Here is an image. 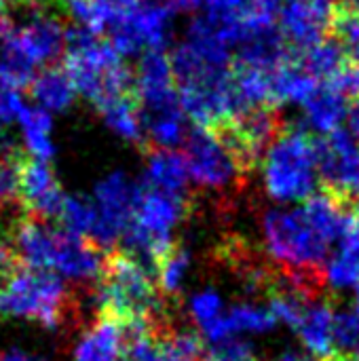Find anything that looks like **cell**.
<instances>
[{
	"instance_id": "30bf717a",
	"label": "cell",
	"mask_w": 359,
	"mask_h": 361,
	"mask_svg": "<svg viewBox=\"0 0 359 361\" xmlns=\"http://www.w3.org/2000/svg\"><path fill=\"white\" fill-rule=\"evenodd\" d=\"M334 11L336 0H284L277 30L288 51L292 55H300L326 40Z\"/></svg>"
},
{
	"instance_id": "ffe728a7",
	"label": "cell",
	"mask_w": 359,
	"mask_h": 361,
	"mask_svg": "<svg viewBox=\"0 0 359 361\" xmlns=\"http://www.w3.org/2000/svg\"><path fill=\"white\" fill-rule=\"evenodd\" d=\"M17 121L21 123L23 140L28 144V150L32 152V159L42 161V163L53 159L55 146L51 140V129H53L51 114L42 110L40 106H32V108L25 106Z\"/></svg>"
},
{
	"instance_id": "d4e9b609",
	"label": "cell",
	"mask_w": 359,
	"mask_h": 361,
	"mask_svg": "<svg viewBox=\"0 0 359 361\" xmlns=\"http://www.w3.org/2000/svg\"><path fill=\"white\" fill-rule=\"evenodd\" d=\"M224 319L231 336L237 332H269L277 324L275 315L258 305H239Z\"/></svg>"
},
{
	"instance_id": "ba28073f",
	"label": "cell",
	"mask_w": 359,
	"mask_h": 361,
	"mask_svg": "<svg viewBox=\"0 0 359 361\" xmlns=\"http://www.w3.org/2000/svg\"><path fill=\"white\" fill-rule=\"evenodd\" d=\"M140 201V182H131L123 171L110 173L95 188V212L97 224L89 241L104 254L114 250V243L123 237L127 226L133 222Z\"/></svg>"
},
{
	"instance_id": "83f0119b",
	"label": "cell",
	"mask_w": 359,
	"mask_h": 361,
	"mask_svg": "<svg viewBox=\"0 0 359 361\" xmlns=\"http://www.w3.org/2000/svg\"><path fill=\"white\" fill-rule=\"evenodd\" d=\"M17 91H19V87L0 68V123H8V121L19 118L21 110L25 108L23 99Z\"/></svg>"
},
{
	"instance_id": "603a6c76",
	"label": "cell",
	"mask_w": 359,
	"mask_h": 361,
	"mask_svg": "<svg viewBox=\"0 0 359 361\" xmlns=\"http://www.w3.org/2000/svg\"><path fill=\"white\" fill-rule=\"evenodd\" d=\"M330 34L341 47L345 59L353 66H359V11L336 4Z\"/></svg>"
},
{
	"instance_id": "484cf974",
	"label": "cell",
	"mask_w": 359,
	"mask_h": 361,
	"mask_svg": "<svg viewBox=\"0 0 359 361\" xmlns=\"http://www.w3.org/2000/svg\"><path fill=\"white\" fill-rule=\"evenodd\" d=\"M205 361H260V357L252 343L231 336L212 343V347L205 349Z\"/></svg>"
},
{
	"instance_id": "8fae6325",
	"label": "cell",
	"mask_w": 359,
	"mask_h": 361,
	"mask_svg": "<svg viewBox=\"0 0 359 361\" xmlns=\"http://www.w3.org/2000/svg\"><path fill=\"white\" fill-rule=\"evenodd\" d=\"M63 199L66 195L51 167L21 154L17 165V201L21 214L49 222L59 218Z\"/></svg>"
},
{
	"instance_id": "5b68a950",
	"label": "cell",
	"mask_w": 359,
	"mask_h": 361,
	"mask_svg": "<svg viewBox=\"0 0 359 361\" xmlns=\"http://www.w3.org/2000/svg\"><path fill=\"white\" fill-rule=\"evenodd\" d=\"M262 182L271 199L307 201L320 190L317 137L305 129H288L271 144L262 163Z\"/></svg>"
},
{
	"instance_id": "9a60e30c",
	"label": "cell",
	"mask_w": 359,
	"mask_h": 361,
	"mask_svg": "<svg viewBox=\"0 0 359 361\" xmlns=\"http://www.w3.org/2000/svg\"><path fill=\"white\" fill-rule=\"evenodd\" d=\"M95 108H97L104 125L114 135H118L127 144L142 148L144 152L148 150V142H146L144 125H142V114H140V104H138L133 91L112 95V97L99 102Z\"/></svg>"
},
{
	"instance_id": "1f68e13d",
	"label": "cell",
	"mask_w": 359,
	"mask_h": 361,
	"mask_svg": "<svg viewBox=\"0 0 359 361\" xmlns=\"http://www.w3.org/2000/svg\"><path fill=\"white\" fill-rule=\"evenodd\" d=\"M347 121H349V133L353 135V140H355V144H358L359 148V99L353 104V108L349 110Z\"/></svg>"
},
{
	"instance_id": "e575fe53",
	"label": "cell",
	"mask_w": 359,
	"mask_h": 361,
	"mask_svg": "<svg viewBox=\"0 0 359 361\" xmlns=\"http://www.w3.org/2000/svg\"><path fill=\"white\" fill-rule=\"evenodd\" d=\"M277 361H315V360H311L307 353H300V351H284L279 357H277Z\"/></svg>"
},
{
	"instance_id": "4316f807",
	"label": "cell",
	"mask_w": 359,
	"mask_h": 361,
	"mask_svg": "<svg viewBox=\"0 0 359 361\" xmlns=\"http://www.w3.org/2000/svg\"><path fill=\"white\" fill-rule=\"evenodd\" d=\"M332 338L339 353H351L353 347L359 345V315L353 311H334L332 319Z\"/></svg>"
},
{
	"instance_id": "d6a6232c",
	"label": "cell",
	"mask_w": 359,
	"mask_h": 361,
	"mask_svg": "<svg viewBox=\"0 0 359 361\" xmlns=\"http://www.w3.org/2000/svg\"><path fill=\"white\" fill-rule=\"evenodd\" d=\"M0 361H44L40 357H34V355H28L19 349H11V351H2L0 353Z\"/></svg>"
},
{
	"instance_id": "8992f818",
	"label": "cell",
	"mask_w": 359,
	"mask_h": 361,
	"mask_svg": "<svg viewBox=\"0 0 359 361\" xmlns=\"http://www.w3.org/2000/svg\"><path fill=\"white\" fill-rule=\"evenodd\" d=\"M184 163L188 178L203 190L226 197L239 195L245 188L248 171L226 146V142L207 127H193L184 140Z\"/></svg>"
},
{
	"instance_id": "4dcf8cb0",
	"label": "cell",
	"mask_w": 359,
	"mask_h": 361,
	"mask_svg": "<svg viewBox=\"0 0 359 361\" xmlns=\"http://www.w3.org/2000/svg\"><path fill=\"white\" fill-rule=\"evenodd\" d=\"M17 267H19V262H17V258H15L11 245H8V241L0 237V286L11 277V273Z\"/></svg>"
},
{
	"instance_id": "8d00e7d4",
	"label": "cell",
	"mask_w": 359,
	"mask_h": 361,
	"mask_svg": "<svg viewBox=\"0 0 359 361\" xmlns=\"http://www.w3.org/2000/svg\"><path fill=\"white\" fill-rule=\"evenodd\" d=\"M349 233H353L359 239V203L353 207V212H351V226H349Z\"/></svg>"
},
{
	"instance_id": "7a4b0ae2",
	"label": "cell",
	"mask_w": 359,
	"mask_h": 361,
	"mask_svg": "<svg viewBox=\"0 0 359 361\" xmlns=\"http://www.w3.org/2000/svg\"><path fill=\"white\" fill-rule=\"evenodd\" d=\"M93 294L97 315L110 317L123 328L138 322L154 324L176 313L161 292L154 273L116 247L104 256Z\"/></svg>"
},
{
	"instance_id": "f546056e",
	"label": "cell",
	"mask_w": 359,
	"mask_h": 361,
	"mask_svg": "<svg viewBox=\"0 0 359 361\" xmlns=\"http://www.w3.org/2000/svg\"><path fill=\"white\" fill-rule=\"evenodd\" d=\"M332 85L341 95H345L347 99H359V66L353 63H345L341 68V72L328 82Z\"/></svg>"
},
{
	"instance_id": "52a82bcc",
	"label": "cell",
	"mask_w": 359,
	"mask_h": 361,
	"mask_svg": "<svg viewBox=\"0 0 359 361\" xmlns=\"http://www.w3.org/2000/svg\"><path fill=\"white\" fill-rule=\"evenodd\" d=\"M174 11L163 0H133L108 30L106 40L121 57L165 51L171 38Z\"/></svg>"
},
{
	"instance_id": "5bb4252c",
	"label": "cell",
	"mask_w": 359,
	"mask_h": 361,
	"mask_svg": "<svg viewBox=\"0 0 359 361\" xmlns=\"http://www.w3.org/2000/svg\"><path fill=\"white\" fill-rule=\"evenodd\" d=\"M300 110H303V127L300 129L326 137V135L343 129L341 125L349 116V99L345 95H341L332 85L324 82L300 106Z\"/></svg>"
},
{
	"instance_id": "ac0fdd59",
	"label": "cell",
	"mask_w": 359,
	"mask_h": 361,
	"mask_svg": "<svg viewBox=\"0 0 359 361\" xmlns=\"http://www.w3.org/2000/svg\"><path fill=\"white\" fill-rule=\"evenodd\" d=\"M332 319H334V307L332 300H313L305 307V313L300 317V324L296 332L300 334L305 347L317 355L320 360L330 357L334 351V338H332Z\"/></svg>"
},
{
	"instance_id": "d6986e66",
	"label": "cell",
	"mask_w": 359,
	"mask_h": 361,
	"mask_svg": "<svg viewBox=\"0 0 359 361\" xmlns=\"http://www.w3.org/2000/svg\"><path fill=\"white\" fill-rule=\"evenodd\" d=\"M30 89H32V97L36 99V104L47 112L68 110L74 97L78 95L68 72L55 66H49L42 72H38L34 80L30 82Z\"/></svg>"
},
{
	"instance_id": "74e56055",
	"label": "cell",
	"mask_w": 359,
	"mask_h": 361,
	"mask_svg": "<svg viewBox=\"0 0 359 361\" xmlns=\"http://www.w3.org/2000/svg\"><path fill=\"white\" fill-rule=\"evenodd\" d=\"M341 4H343V6H349V8H355V11H359V0H343Z\"/></svg>"
},
{
	"instance_id": "9c48e42d",
	"label": "cell",
	"mask_w": 359,
	"mask_h": 361,
	"mask_svg": "<svg viewBox=\"0 0 359 361\" xmlns=\"http://www.w3.org/2000/svg\"><path fill=\"white\" fill-rule=\"evenodd\" d=\"M317 167L322 186L347 205L359 203V148L349 129L317 140Z\"/></svg>"
},
{
	"instance_id": "836d02e7",
	"label": "cell",
	"mask_w": 359,
	"mask_h": 361,
	"mask_svg": "<svg viewBox=\"0 0 359 361\" xmlns=\"http://www.w3.org/2000/svg\"><path fill=\"white\" fill-rule=\"evenodd\" d=\"M174 13H184V11H197V0H163Z\"/></svg>"
},
{
	"instance_id": "f1b7e54d",
	"label": "cell",
	"mask_w": 359,
	"mask_h": 361,
	"mask_svg": "<svg viewBox=\"0 0 359 361\" xmlns=\"http://www.w3.org/2000/svg\"><path fill=\"white\" fill-rule=\"evenodd\" d=\"M220 309H222L220 296L212 290H205V292L193 296V300H190V315L199 326H205V324L214 322L216 317H220Z\"/></svg>"
},
{
	"instance_id": "277c9868",
	"label": "cell",
	"mask_w": 359,
	"mask_h": 361,
	"mask_svg": "<svg viewBox=\"0 0 359 361\" xmlns=\"http://www.w3.org/2000/svg\"><path fill=\"white\" fill-rule=\"evenodd\" d=\"M63 70L72 78L76 93L93 106L99 102L133 91V74L112 44L85 27H72L66 34Z\"/></svg>"
},
{
	"instance_id": "f35d334b",
	"label": "cell",
	"mask_w": 359,
	"mask_h": 361,
	"mask_svg": "<svg viewBox=\"0 0 359 361\" xmlns=\"http://www.w3.org/2000/svg\"><path fill=\"white\" fill-rule=\"evenodd\" d=\"M13 4V0H0V15H2V11L6 8V6H11Z\"/></svg>"
},
{
	"instance_id": "7402d4cb",
	"label": "cell",
	"mask_w": 359,
	"mask_h": 361,
	"mask_svg": "<svg viewBox=\"0 0 359 361\" xmlns=\"http://www.w3.org/2000/svg\"><path fill=\"white\" fill-rule=\"evenodd\" d=\"M300 66L320 82H330L345 66V55L334 40H322L320 44L296 55Z\"/></svg>"
},
{
	"instance_id": "e0dca14e",
	"label": "cell",
	"mask_w": 359,
	"mask_h": 361,
	"mask_svg": "<svg viewBox=\"0 0 359 361\" xmlns=\"http://www.w3.org/2000/svg\"><path fill=\"white\" fill-rule=\"evenodd\" d=\"M142 184L159 188L169 195L188 197V171L184 157L174 150L148 148L146 150V173Z\"/></svg>"
},
{
	"instance_id": "d590c367",
	"label": "cell",
	"mask_w": 359,
	"mask_h": 361,
	"mask_svg": "<svg viewBox=\"0 0 359 361\" xmlns=\"http://www.w3.org/2000/svg\"><path fill=\"white\" fill-rule=\"evenodd\" d=\"M317 361H359L358 355H353V353H332L330 357H324V360H317Z\"/></svg>"
},
{
	"instance_id": "4fadbf2b",
	"label": "cell",
	"mask_w": 359,
	"mask_h": 361,
	"mask_svg": "<svg viewBox=\"0 0 359 361\" xmlns=\"http://www.w3.org/2000/svg\"><path fill=\"white\" fill-rule=\"evenodd\" d=\"M104 252L97 250L89 239L57 231V247H55V264L53 269L59 271L74 283H80L89 290V283L99 279Z\"/></svg>"
},
{
	"instance_id": "2e32d148",
	"label": "cell",
	"mask_w": 359,
	"mask_h": 361,
	"mask_svg": "<svg viewBox=\"0 0 359 361\" xmlns=\"http://www.w3.org/2000/svg\"><path fill=\"white\" fill-rule=\"evenodd\" d=\"M125 332L110 317L97 315L74 347V361H116L123 357Z\"/></svg>"
},
{
	"instance_id": "6da1fadb",
	"label": "cell",
	"mask_w": 359,
	"mask_h": 361,
	"mask_svg": "<svg viewBox=\"0 0 359 361\" xmlns=\"http://www.w3.org/2000/svg\"><path fill=\"white\" fill-rule=\"evenodd\" d=\"M171 66L182 110L195 127L214 129L237 116L233 49L201 15L176 44Z\"/></svg>"
},
{
	"instance_id": "44dd1931",
	"label": "cell",
	"mask_w": 359,
	"mask_h": 361,
	"mask_svg": "<svg viewBox=\"0 0 359 361\" xmlns=\"http://www.w3.org/2000/svg\"><path fill=\"white\" fill-rule=\"evenodd\" d=\"M188 264H190V254L186 252L182 243H176V241L154 262V277L165 298H178Z\"/></svg>"
},
{
	"instance_id": "3957f363",
	"label": "cell",
	"mask_w": 359,
	"mask_h": 361,
	"mask_svg": "<svg viewBox=\"0 0 359 361\" xmlns=\"http://www.w3.org/2000/svg\"><path fill=\"white\" fill-rule=\"evenodd\" d=\"M80 292L68 290L51 271L19 264L0 286V317L32 319L47 330H76L83 324Z\"/></svg>"
},
{
	"instance_id": "cb8c5ba5",
	"label": "cell",
	"mask_w": 359,
	"mask_h": 361,
	"mask_svg": "<svg viewBox=\"0 0 359 361\" xmlns=\"http://www.w3.org/2000/svg\"><path fill=\"white\" fill-rule=\"evenodd\" d=\"M59 220L66 226V233L89 239L93 235L95 224H97V212H95V205L89 199L66 197L63 205H61Z\"/></svg>"
},
{
	"instance_id": "7c38bea8",
	"label": "cell",
	"mask_w": 359,
	"mask_h": 361,
	"mask_svg": "<svg viewBox=\"0 0 359 361\" xmlns=\"http://www.w3.org/2000/svg\"><path fill=\"white\" fill-rule=\"evenodd\" d=\"M8 245L21 267L32 271H53L57 228H51L44 220L21 214L8 228Z\"/></svg>"
}]
</instances>
